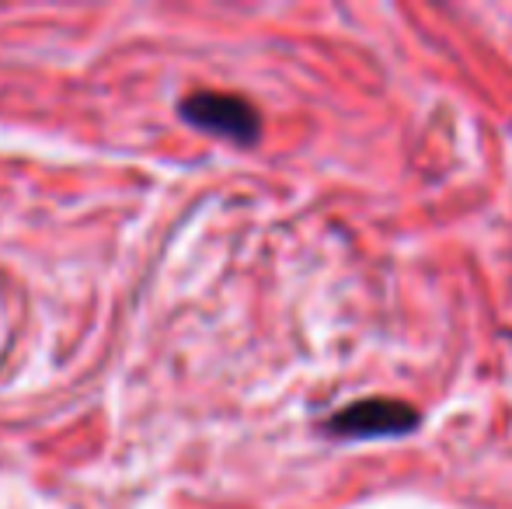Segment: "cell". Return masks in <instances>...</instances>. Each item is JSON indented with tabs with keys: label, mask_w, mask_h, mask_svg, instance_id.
Wrapping results in <instances>:
<instances>
[{
	"label": "cell",
	"mask_w": 512,
	"mask_h": 509,
	"mask_svg": "<svg viewBox=\"0 0 512 509\" xmlns=\"http://www.w3.org/2000/svg\"><path fill=\"white\" fill-rule=\"evenodd\" d=\"M422 426V412L401 398H359L321 422L331 440H401Z\"/></svg>",
	"instance_id": "cell-1"
},
{
	"label": "cell",
	"mask_w": 512,
	"mask_h": 509,
	"mask_svg": "<svg viewBox=\"0 0 512 509\" xmlns=\"http://www.w3.org/2000/svg\"><path fill=\"white\" fill-rule=\"evenodd\" d=\"M178 112L189 126L203 129V133L223 136L230 143H251L262 136V116L251 102L241 95H223V91H192L189 98L178 102Z\"/></svg>",
	"instance_id": "cell-2"
}]
</instances>
